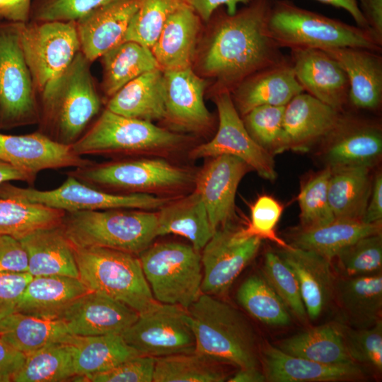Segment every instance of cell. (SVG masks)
<instances>
[{
  "label": "cell",
  "mask_w": 382,
  "mask_h": 382,
  "mask_svg": "<svg viewBox=\"0 0 382 382\" xmlns=\"http://www.w3.org/2000/svg\"><path fill=\"white\" fill-rule=\"evenodd\" d=\"M91 62L79 51L69 65L39 93L42 126L54 139L73 144L101 106Z\"/></svg>",
  "instance_id": "3957f363"
},
{
  "label": "cell",
  "mask_w": 382,
  "mask_h": 382,
  "mask_svg": "<svg viewBox=\"0 0 382 382\" xmlns=\"http://www.w3.org/2000/svg\"><path fill=\"white\" fill-rule=\"evenodd\" d=\"M106 109L151 122L165 118L163 71L156 69L132 80L110 97Z\"/></svg>",
  "instance_id": "1f68e13d"
},
{
  "label": "cell",
  "mask_w": 382,
  "mask_h": 382,
  "mask_svg": "<svg viewBox=\"0 0 382 382\" xmlns=\"http://www.w3.org/2000/svg\"><path fill=\"white\" fill-rule=\"evenodd\" d=\"M372 180L370 168L368 167L331 170L328 192L329 204L335 219L362 221L371 191Z\"/></svg>",
  "instance_id": "8d00e7d4"
},
{
  "label": "cell",
  "mask_w": 382,
  "mask_h": 382,
  "mask_svg": "<svg viewBox=\"0 0 382 382\" xmlns=\"http://www.w3.org/2000/svg\"><path fill=\"white\" fill-rule=\"evenodd\" d=\"M201 21L188 4L170 16L151 48L161 70L192 66Z\"/></svg>",
  "instance_id": "f1b7e54d"
},
{
  "label": "cell",
  "mask_w": 382,
  "mask_h": 382,
  "mask_svg": "<svg viewBox=\"0 0 382 382\" xmlns=\"http://www.w3.org/2000/svg\"><path fill=\"white\" fill-rule=\"evenodd\" d=\"M274 0H251L233 14L220 7L199 57L202 72L231 93L243 81L286 59L268 32Z\"/></svg>",
  "instance_id": "6da1fadb"
},
{
  "label": "cell",
  "mask_w": 382,
  "mask_h": 382,
  "mask_svg": "<svg viewBox=\"0 0 382 382\" xmlns=\"http://www.w3.org/2000/svg\"><path fill=\"white\" fill-rule=\"evenodd\" d=\"M381 233V222L366 224L361 221L335 219L310 228L300 227L291 236V246L315 252L329 260L358 239Z\"/></svg>",
  "instance_id": "d6a6232c"
},
{
  "label": "cell",
  "mask_w": 382,
  "mask_h": 382,
  "mask_svg": "<svg viewBox=\"0 0 382 382\" xmlns=\"http://www.w3.org/2000/svg\"><path fill=\"white\" fill-rule=\"evenodd\" d=\"M61 225L75 248L103 247L139 255L158 236L157 213L144 209L65 212Z\"/></svg>",
  "instance_id": "5b68a950"
},
{
  "label": "cell",
  "mask_w": 382,
  "mask_h": 382,
  "mask_svg": "<svg viewBox=\"0 0 382 382\" xmlns=\"http://www.w3.org/2000/svg\"><path fill=\"white\" fill-rule=\"evenodd\" d=\"M236 299L251 316L265 325L291 323L289 310L262 275L248 277L239 286Z\"/></svg>",
  "instance_id": "60d3db41"
},
{
  "label": "cell",
  "mask_w": 382,
  "mask_h": 382,
  "mask_svg": "<svg viewBox=\"0 0 382 382\" xmlns=\"http://www.w3.org/2000/svg\"><path fill=\"white\" fill-rule=\"evenodd\" d=\"M342 68L349 82V101L356 108L377 110L382 102V57L359 47L322 50Z\"/></svg>",
  "instance_id": "4316f807"
},
{
  "label": "cell",
  "mask_w": 382,
  "mask_h": 382,
  "mask_svg": "<svg viewBox=\"0 0 382 382\" xmlns=\"http://www.w3.org/2000/svg\"><path fill=\"white\" fill-rule=\"evenodd\" d=\"M197 352L239 369L258 367L256 333L245 316L216 296L202 294L187 309Z\"/></svg>",
  "instance_id": "7a4b0ae2"
},
{
  "label": "cell",
  "mask_w": 382,
  "mask_h": 382,
  "mask_svg": "<svg viewBox=\"0 0 382 382\" xmlns=\"http://www.w3.org/2000/svg\"><path fill=\"white\" fill-rule=\"evenodd\" d=\"M65 212L0 196V235L20 239L44 227L61 224Z\"/></svg>",
  "instance_id": "b9f144b4"
},
{
  "label": "cell",
  "mask_w": 382,
  "mask_h": 382,
  "mask_svg": "<svg viewBox=\"0 0 382 382\" xmlns=\"http://www.w3.org/2000/svg\"><path fill=\"white\" fill-rule=\"evenodd\" d=\"M262 276L280 297L289 311L301 321L308 316L297 279L289 266L277 253H266Z\"/></svg>",
  "instance_id": "7dc6e473"
},
{
  "label": "cell",
  "mask_w": 382,
  "mask_h": 382,
  "mask_svg": "<svg viewBox=\"0 0 382 382\" xmlns=\"http://www.w3.org/2000/svg\"><path fill=\"white\" fill-rule=\"evenodd\" d=\"M139 259L156 301L187 309L202 294L201 255L191 245H150Z\"/></svg>",
  "instance_id": "52a82bcc"
},
{
  "label": "cell",
  "mask_w": 382,
  "mask_h": 382,
  "mask_svg": "<svg viewBox=\"0 0 382 382\" xmlns=\"http://www.w3.org/2000/svg\"><path fill=\"white\" fill-rule=\"evenodd\" d=\"M276 347L292 356L326 364L355 362L347 351L341 323L310 328L282 340Z\"/></svg>",
  "instance_id": "e575fe53"
},
{
  "label": "cell",
  "mask_w": 382,
  "mask_h": 382,
  "mask_svg": "<svg viewBox=\"0 0 382 382\" xmlns=\"http://www.w3.org/2000/svg\"><path fill=\"white\" fill-rule=\"evenodd\" d=\"M74 347L67 342L47 345L25 355L14 382L71 381L76 375Z\"/></svg>",
  "instance_id": "ab89813d"
},
{
  "label": "cell",
  "mask_w": 382,
  "mask_h": 382,
  "mask_svg": "<svg viewBox=\"0 0 382 382\" xmlns=\"http://www.w3.org/2000/svg\"><path fill=\"white\" fill-rule=\"evenodd\" d=\"M141 0H117L100 6L75 21L80 51L92 63L124 41Z\"/></svg>",
  "instance_id": "603a6c76"
},
{
  "label": "cell",
  "mask_w": 382,
  "mask_h": 382,
  "mask_svg": "<svg viewBox=\"0 0 382 382\" xmlns=\"http://www.w3.org/2000/svg\"><path fill=\"white\" fill-rule=\"evenodd\" d=\"M320 3L330 5L346 11L354 19L357 25L370 30L369 25L360 11L359 0H316Z\"/></svg>",
  "instance_id": "6125c7cd"
},
{
  "label": "cell",
  "mask_w": 382,
  "mask_h": 382,
  "mask_svg": "<svg viewBox=\"0 0 382 382\" xmlns=\"http://www.w3.org/2000/svg\"><path fill=\"white\" fill-rule=\"evenodd\" d=\"M342 114L304 91L296 95L285 105L280 153L308 151L330 134Z\"/></svg>",
  "instance_id": "ac0fdd59"
},
{
  "label": "cell",
  "mask_w": 382,
  "mask_h": 382,
  "mask_svg": "<svg viewBox=\"0 0 382 382\" xmlns=\"http://www.w3.org/2000/svg\"><path fill=\"white\" fill-rule=\"evenodd\" d=\"M260 361L266 381L336 382L360 379L364 371L354 363L326 364L292 356L276 346L265 345Z\"/></svg>",
  "instance_id": "cb8c5ba5"
},
{
  "label": "cell",
  "mask_w": 382,
  "mask_h": 382,
  "mask_svg": "<svg viewBox=\"0 0 382 382\" xmlns=\"http://www.w3.org/2000/svg\"><path fill=\"white\" fill-rule=\"evenodd\" d=\"M33 277L62 275L79 278L74 247L61 224L36 229L19 239Z\"/></svg>",
  "instance_id": "83f0119b"
},
{
  "label": "cell",
  "mask_w": 382,
  "mask_h": 382,
  "mask_svg": "<svg viewBox=\"0 0 382 382\" xmlns=\"http://www.w3.org/2000/svg\"><path fill=\"white\" fill-rule=\"evenodd\" d=\"M70 174L87 184L129 190L131 193L179 187L193 179L188 170L159 158L91 163Z\"/></svg>",
  "instance_id": "4fadbf2b"
},
{
  "label": "cell",
  "mask_w": 382,
  "mask_h": 382,
  "mask_svg": "<svg viewBox=\"0 0 382 382\" xmlns=\"http://www.w3.org/2000/svg\"><path fill=\"white\" fill-rule=\"evenodd\" d=\"M0 159L33 180L43 170L77 168L91 164L88 160L76 154L70 145L59 142L42 132L24 135L0 132Z\"/></svg>",
  "instance_id": "2e32d148"
},
{
  "label": "cell",
  "mask_w": 382,
  "mask_h": 382,
  "mask_svg": "<svg viewBox=\"0 0 382 382\" xmlns=\"http://www.w3.org/2000/svg\"><path fill=\"white\" fill-rule=\"evenodd\" d=\"M23 23L0 21V129L40 122V104L21 44Z\"/></svg>",
  "instance_id": "ba28073f"
},
{
  "label": "cell",
  "mask_w": 382,
  "mask_h": 382,
  "mask_svg": "<svg viewBox=\"0 0 382 382\" xmlns=\"http://www.w3.org/2000/svg\"><path fill=\"white\" fill-rule=\"evenodd\" d=\"M277 253L297 279L308 318L317 320L334 299L336 278L331 261L315 252L293 246L281 248Z\"/></svg>",
  "instance_id": "d4e9b609"
},
{
  "label": "cell",
  "mask_w": 382,
  "mask_h": 382,
  "mask_svg": "<svg viewBox=\"0 0 382 382\" xmlns=\"http://www.w3.org/2000/svg\"><path fill=\"white\" fill-rule=\"evenodd\" d=\"M329 167L319 172L301 187L298 196L302 228L324 225L335 219L328 200Z\"/></svg>",
  "instance_id": "bcb514c9"
},
{
  "label": "cell",
  "mask_w": 382,
  "mask_h": 382,
  "mask_svg": "<svg viewBox=\"0 0 382 382\" xmlns=\"http://www.w3.org/2000/svg\"><path fill=\"white\" fill-rule=\"evenodd\" d=\"M88 291L79 278L62 275L33 277L16 311L47 320H59L72 302Z\"/></svg>",
  "instance_id": "f546056e"
},
{
  "label": "cell",
  "mask_w": 382,
  "mask_h": 382,
  "mask_svg": "<svg viewBox=\"0 0 382 382\" xmlns=\"http://www.w3.org/2000/svg\"><path fill=\"white\" fill-rule=\"evenodd\" d=\"M102 90L111 97L125 84L140 75L160 69L151 50L133 41H124L100 57Z\"/></svg>",
  "instance_id": "f35d334b"
},
{
  "label": "cell",
  "mask_w": 382,
  "mask_h": 382,
  "mask_svg": "<svg viewBox=\"0 0 382 382\" xmlns=\"http://www.w3.org/2000/svg\"><path fill=\"white\" fill-rule=\"evenodd\" d=\"M289 60L303 91L342 112L349 101V82L330 55L319 49L295 50Z\"/></svg>",
  "instance_id": "44dd1931"
},
{
  "label": "cell",
  "mask_w": 382,
  "mask_h": 382,
  "mask_svg": "<svg viewBox=\"0 0 382 382\" xmlns=\"http://www.w3.org/2000/svg\"><path fill=\"white\" fill-rule=\"evenodd\" d=\"M25 355L18 351L0 336V382L12 381L21 369Z\"/></svg>",
  "instance_id": "9f6ffc18"
},
{
  "label": "cell",
  "mask_w": 382,
  "mask_h": 382,
  "mask_svg": "<svg viewBox=\"0 0 382 382\" xmlns=\"http://www.w3.org/2000/svg\"><path fill=\"white\" fill-rule=\"evenodd\" d=\"M154 366V357L137 355L110 371L90 376H81V379L88 382H153Z\"/></svg>",
  "instance_id": "f5cc1de1"
},
{
  "label": "cell",
  "mask_w": 382,
  "mask_h": 382,
  "mask_svg": "<svg viewBox=\"0 0 382 382\" xmlns=\"http://www.w3.org/2000/svg\"><path fill=\"white\" fill-rule=\"evenodd\" d=\"M229 382H264L266 381L262 371L257 367L242 368L230 378Z\"/></svg>",
  "instance_id": "e7e4bbea"
},
{
  "label": "cell",
  "mask_w": 382,
  "mask_h": 382,
  "mask_svg": "<svg viewBox=\"0 0 382 382\" xmlns=\"http://www.w3.org/2000/svg\"><path fill=\"white\" fill-rule=\"evenodd\" d=\"M325 139V159L331 170L355 166L371 168L382 154V132L379 125L342 114Z\"/></svg>",
  "instance_id": "7402d4cb"
},
{
  "label": "cell",
  "mask_w": 382,
  "mask_h": 382,
  "mask_svg": "<svg viewBox=\"0 0 382 382\" xmlns=\"http://www.w3.org/2000/svg\"><path fill=\"white\" fill-rule=\"evenodd\" d=\"M282 211V206L275 199L268 195L260 196L251 207L250 221L248 226L239 229V233L245 238L257 237L262 240H270L281 248L291 247L275 233Z\"/></svg>",
  "instance_id": "f907efd6"
},
{
  "label": "cell",
  "mask_w": 382,
  "mask_h": 382,
  "mask_svg": "<svg viewBox=\"0 0 382 382\" xmlns=\"http://www.w3.org/2000/svg\"><path fill=\"white\" fill-rule=\"evenodd\" d=\"M66 342L74 347L75 372L79 376H90L106 372L139 355L120 334L71 335Z\"/></svg>",
  "instance_id": "d590c367"
},
{
  "label": "cell",
  "mask_w": 382,
  "mask_h": 382,
  "mask_svg": "<svg viewBox=\"0 0 382 382\" xmlns=\"http://www.w3.org/2000/svg\"><path fill=\"white\" fill-rule=\"evenodd\" d=\"M121 335L139 355L158 358L195 349L188 312L177 305L157 301Z\"/></svg>",
  "instance_id": "7c38bea8"
},
{
  "label": "cell",
  "mask_w": 382,
  "mask_h": 382,
  "mask_svg": "<svg viewBox=\"0 0 382 382\" xmlns=\"http://www.w3.org/2000/svg\"><path fill=\"white\" fill-rule=\"evenodd\" d=\"M343 277L381 272V233L362 237L340 250L335 257Z\"/></svg>",
  "instance_id": "f6af8a7d"
},
{
  "label": "cell",
  "mask_w": 382,
  "mask_h": 382,
  "mask_svg": "<svg viewBox=\"0 0 382 382\" xmlns=\"http://www.w3.org/2000/svg\"><path fill=\"white\" fill-rule=\"evenodd\" d=\"M185 4H188L187 0H141L124 41L136 42L151 49L170 16Z\"/></svg>",
  "instance_id": "ee69618b"
},
{
  "label": "cell",
  "mask_w": 382,
  "mask_h": 382,
  "mask_svg": "<svg viewBox=\"0 0 382 382\" xmlns=\"http://www.w3.org/2000/svg\"><path fill=\"white\" fill-rule=\"evenodd\" d=\"M33 179L26 173L0 159V185L9 181L31 183Z\"/></svg>",
  "instance_id": "be15d7a7"
},
{
  "label": "cell",
  "mask_w": 382,
  "mask_h": 382,
  "mask_svg": "<svg viewBox=\"0 0 382 382\" xmlns=\"http://www.w3.org/2000/svg\"><path fill=\"white\" fill-rule=\"evenodd\" d=\"M214 101L219 127L212 139L194 148L192 158L229 155L243 161L262 178L272 180L277 173L272 154L260 146L248 133L228 91H217Z\"/></svg>",
  "instance_id": "5bb4252c"
},
{
  "label": "cell",
  "mask_w": 382,
  "mask_h": 382,
  "mask_svg": "<svg viewBox=\"0 0 382 382\" xmlns=\"http://www.w3.org/2000/svg\"><path fill=\"white\" fill-rule=\"evenodd\" d=\"M71 335L61 320L16 311L0 320V336L25 355L51 344L66 342Z\"/></svg>",
  "instance_id": "74e56055"
},
{
  "label": "cell",
  "mask_w": 382,
  "mask_h": 382,
  "mask_svg": "<svg viewBox=\"0 0 382 382\" xmlns=\"http://www.w3.org/2000/svg\"><path fill=\"white\" fill-rule=\"evenodd\" d=\"M218 364L196 351L155 358L153 382L225 381Z\"/></svg>",
  "instance_id": "7bdbcfd3"
},
{
  "label": "cell",
  "mask_w": 382,
  "mask_h": 382,
  "mask_svg": "<svg viewBox=\"0 0 382 382\" xmlns=\"http://www.w3.org/2000/svg\"><path fill=\"white\" fill-rule=\"evenodd\" d=\"M347 351L355 362L382 370V321L365 328H353L343 324Z\"/></svg>",
  "instance_id": "681fc988"
},
{
  "label": "cell",
  "mask_w": 382,
  "mask_h": 382,
  "mask_svg": "<svg viewBox=\"0 0 382 382\" xmlns=\"http://www.w3.org/2000/svg\"><path fill=\"white\" fill-rule=\"evenodd\" d=\"M366 224L382 221V175L378 173L372 180L371 191L362 219Z\"/></svg>",
  "instance_id": "680465c9"
},
{
  "label": "cell",
  "mask_w": 382,
  "mask_h": 382,
  "mask_svg": "<svg viewBox=\"0 0 382 382\" xmlns=\"http://www.w3.org/2000/svg\"><path fill=\"white\" fill-rule=\"evenodd\" d=\"M302 92L290 60L286 59L250 75L231 95L237 111L243 117L257 107L285 106Z\"/></svg>",
  "instance_id": "484cf974"
},
{
  "label": "cell",
  "mask_w": 382,
  "mask_h": 382,
  "mask_svg": "<svg viewBox=\"0 0 382 382\" xmlns=\"http://www.w3.org/2000/svg\"><path fill=\"white\" fill-rule=\"evenodd\" d=\"M359 6L371 31L382 41V0H359Z\"/></svg>",
  "instance_id": "91938a15"
},
{
  "label": "cell",
  "mask_w": 382,
  "mask_h": 382,
  "mask_svg": "<svg viewBox=\"0 0 382 382\" xmlns=\"http://www.w3.org/2000/svg\"><path fill=\"white\" fill-rule=\"evenodd\" d=\"M138 316L136 311L125 303L89 291L72 302L59 320L74 335H121Z\"/></svg>",
  "instance_id": "ffe728a7"
},
{
  "label": "cell",
  "mask_w": 382,
  "mask_h": 382,
  "mask_svg": "<svg viewBox=\"0 0 382 382\" xmlns=\"http://www.w3.org/2000/svg\"><path fill=\"white\" fill-rule=\"evenodd\" d=\"M31 3L32 0H10L3 15V21L19 23L28 22Z\"/></svg>",
  "instance_id": "94428289"
},
{
  "label": "cell",
  "mask_w": 382,
  "mask_h": 382,
  "mask_svg": "<svg viewBox=\"0 0 382 382\" xmlns=\"http://www.w3.org/2000/svg\"><path fill=\"white\" fill-rule=\"evenodd\" d=\"M248 168L237 157L221 155L213 157L198 173L195 191L203 200L214 231L234 216L237 189Z\"/></svg>",
  "instance_id": "e0dca14e"
},
{
  "label": "cell",
  "mask_w": 382,
  "mask_h": 382,
  "mask_svg": "<svg viewBox=\"0 0 382 382\" xmlns=\"http://www.w3.org/2000/svg\"><path fill=\"white\" fill-rule=\"evenodd\" d=\"M10 2V0H0V21H3V15Z\"/></svg>",
  "instance_id": "03108f58"
},
{
  "label": "cell",
  "mask_w": 382,
  "mask_h": 382,
  "mask_svg": "<svg viewBox=\"0 0 382 382\" xmlns=\"http://www.w3.org/2000/svg\"><path fill=\"white\" fill-rule=\"evenodd\" d=\"M0 196L65 212L110 209H160L170 201L169 198L150 193L108 192L93 187L71 174L59 187L50 190L20 187L4 183L0 185Z\"/></svg>",
  "instance_id": "30bf717a"
},
{
  "label": "cell",
  "mask_w": 382,
  "mask_h": 382,
  "mask_svg": "<svg viewBox=\"0 0 382 382\" xmlns=\"http://www.w3.org/2000/svg\"><path fill=\"white\" fill-rule=\"evenodd\" d=\"M186 137L149 121L122 116L108 109L71 145L80 156L165 151L176 148Z\"/></svg>",
  "instance_id": "9c48e42d"
},
{
  "label": "cell",
  "mask_w": 382,
  "mask_h": 382,
  "mask_svg": "<svg viewBox=\"0 0 382 382\" xmlns=\"http://www.w3.org/2000/svg\"><path fill=\"white\" fill-rule=\"evenodd\" d=\"M165 118L183 131L208 127L212 115L204 101L207 81L188 66L163 71Z\"/></svg>",
  "instance_id": "d6986e66"
},
{
  "label": "cell",
  "mask_w": 382,
  "mask_h": 382,
  "mask_svg": "<svg viewBox=\"0 0 382 382\" xmlns=\"http://www.w3.org/2000/svg\"><path fill=\"white\" fill-rule=\"evenodd\" d=\"M28 257L20 241L0 235V272H28Z\"/></svg>",
  "instance_id": "11a10c76"
},
{
  "label": "cell",
  "mask_w": 382,
  "mask_h": 382,
  "mask_svg": "<svg viewBox=\"0 0 382 382\" xmlns=\"http://www.w3.org/2000/svg\"><path fill=\"white\" fill-rule=\"evenodd\" d=\"M343 320L353 328H365L381 320L382 273L336 279L334 290Z\"/></svg>",
  "instance_id": "4dcf8cb0"
},
{
  "label": "cell",
  "mask_w": 382,
  "mask_h": 382,
  "mask_svg": "<svg viewBox=\"0 0 382 382\" xmlns=\"http://www.w3.org/2000/svg\"><path fill=\"white\" fill-rule=\"evenodd\" d=\"M158 236L177 234L187 238L199 251L212 236L214 231L200 195L192 193L170 201L157 213Z\"/></svg>",
  "instance_id": "836d02e7"
},
{
  "label": "cell",
  "mask_w": 382,
  "mask_h": 382,
  "mask_svg": "<svg viewBox=\"0 0 382 382\" xmlns=\"http://www.w3.org/2000/svg\"><path fill=\"white\" fill-rule=\"evenodd\" d=\"M33 276L29 272H0V320L16 311Z\"/></svg>",
  "instance_id": "db71d44e"
},
{
  "label": "cell",
  "mask_w": 382,
  "mask_h": 382,
  "mask_svg": "<svg viewBox=\"0 0 382 382\" xmlns=\"http://www.w3.org/2000/svg\"><path fill=\"white\" fill-rule=\"evenodd\" d=\"M261 243L257 237H243L228 224L217 228L202 248V294L225 295L255 257Z\"/></svg>",
  "instance_id": "9a60e30c"
},
{
  "label": "cell",
  "mask_w": 382,
  "mask_h": 382,
  "mask_svg": "<svg viewBox=\"0 0 382 382\" xmlns=\"http://www.w3.org/2000/svg\"><path fill=\"white\" fill-rule=\"evenodd\" d=\"M20 37L37 94L80 51L75 21L23 23Z\"/></svg>",
  "instance_id": "8fae6325"
},
{
  "label": "cell",
  "mask_w": 382,
  "mask_h": 382,
  "mask_svg": "<svg viewBox=\"0 0 382 382\" xmlns=\"http://www.w3.org/2000/svg\"><path fill=\"white\" fill-rule=\"evenodd\" d=\"M285 106L263 105L246 115L243 123L253 139L271 154L280 153Z\"/></svg>",
  "instance_id": "c3c4849f"
},
{
  "label": "cell",
  "mask_w": 382,
  "mask_h": 382,
  "mask_svg": "<svg viewBox=\"0 0 382 382\" xmlns=\"http://www.w3.org/2000/svg\"><path fill=\"white\" fill-rule=\"evenodd\" d=\"M268 32L280 47L291 50L359 47L381 51L382 41L370 30L303 8L289 0H274Z\"/></svg>",
  "instance_id": "277c9868"
},
{
  "label": "cell",
  "mask_w": 382,
  "mask_h": 382,
  "mask_svg": "<svg viewBox=\"0 0 382 382\" xmlns=\"http://www.w3.org/2000/svg\"><path fill=\"white\" fill-rule=\"evenodd\" d=\"M117 0H32L29 21H76L91 11Z\"/></svg>",
  "instance_id": "816d5d0a"
},
{
  "label": "cell",
  "mask_w": 382,
  "mask_h": 382,
  "mask_svg": "<svg viewBox=\"0 0 382 382\" xmlns=\"http://www.w3.org/2000/svg\"><path fill=\"white\" fill-rule=\"evenodd\" d=\"M202 21H209L220 7H225L228 14L235 13L240 4L246 5L251 0H187Z\"/></svg>",
  "instance_id": "6f0895ef"
},
{
  "label": "cell",
  "mask_w": 382,
  "mask_h": 382,
  "mask_svg": "<svg viewBox=\"0 0 382 382\" xmlns=\"http://www.w3.org/2000/svg\"><path fill=\"white\" fill-rule=\"evenodd\" d=\"M79 278L90 291L142 313L157 301L136 255L103 247L74 248Z\"/></svg>",
  "instance_id": "8992f818"
}]
</instances>
